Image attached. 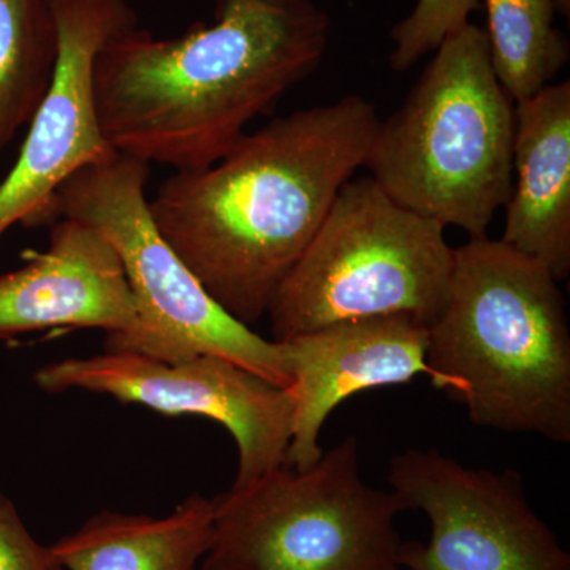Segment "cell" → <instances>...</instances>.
Segmentation results:
<instances>
[{
	"mask_svg": "<svg viewBox=\"0 0 570 570\" xmlns=\"http://www.w3.org/2000/svg\"><path fill=\"white\" fill-rule=\"evenodd\" d=\"M379 122L356 94L273 119L208 167L165 179L154 223L214 302L250 326L365 167Z\"/></svg>",
	"mask_w": 570,
	"mask_h": 570,
	"instance_id": "obj_1",
	"label": "cell"
},
{
	"mask_svg": "<svg viewBox=\"0 0 570 570\" xmlns=\"http://www.w3.org/2000/svg\"><path fill=\"white\" fill-rule=\"evenodd\" d=\"M178 37L134 28L96 56L92 88L116 153L176 171L208 167L316 71L330 20L314 0H213Z\"/></svg>",
	"mask_w": 570,
	"mask_h": 570,
	"instance_id": "obj_2",
	"label": "cell"
},
{
	"mask_svg": "<svg viewBox=\"0 0 570 570\" xmlns=\"http://www.w3.org/2000/svg\"><path fill=\"white\" fill-rule=\"evenodd\" d=\"M434 387L480 428L570 442V332L560 283L501 239L456 247L448 298L428 328Z\"/></svg>",
	"mask_w": 570,
	"mask_h": 570,
	"instance_id": "obj_3",
	"label": "cell"
},
{
	"mask_svg": "<svg viewBox=\"0 0 570 570\" xmlns=\"http://www.w3.org/2000/svg\"><path fill=\"white\" fill-rule=\"evenodd\" d=\"M515 104L468 22L439 45L406 100L379 122L365 167L390 198L482 238L513 183Z\"/></svg>",
	"mask_w": 570,
	"mask_h": 570,
	"instance_id": "obj_4",
	"label": "cell"
},
{
	"mask_svg": "<svg viewBox=\"0 0 570 570\" xmlns=\"http://www.w3.org/2000/svg\"><path fill=\"white\" fill-rule=\"evenodd\" d=\"M453 262L444 225L396 204L370 176L351 179L273 295V341L392 314L431 325Z\"/></svg>",
	"mask_w": 570,
	"mask_h": 570,
	"instance_id": "obj_5",
	"label": "cell"
},
{
	"mask_svg": "<svg viewBox=\"0 0 570 570\" xmlns=\"http://www.w3.org/2000/svg\"><path fill=\"white\" fill-rule=\"evenodd\" d=\"M149 168L116 153L67 179L48 209V223L71 217L91 225L121 261L137 307V328L111 351L170 363L220 356L288 389L291 374L281 343L257 335L217 305L165 242L146 198Z\"/></svg>",
	"mask_w": 570,
	"mask_h": 570,
	"instance_id": "obj_6",
	"label": "cell"
},
{
	"mask_svg": "<svg viewBox=\"0 0 570 570\" xmlns=\"http://www.w3.org/2000/svg\"><path fill=\"white\" fill-rule=\"evenodd\" d=\"M202 570H400L393 491L360 472L358 442L344 439L307 469H273L213 498Z\"/></svg>",
	"mask_w": 570,
	"mask_h": 570,
	"instance_id": "obj_7",
	"label": "cell"
},
{
	"mask_svg": "<svg viewBox=\"0 0 570 570\" xmlns=\"http://www.w3.org/2000/svg\"><path fill=\"white\" fill-rule=\"evenodd\" d=\"M33 384L51 395L77 390L170 417L194 415L220 423L238 448L235 489L283 466L291 445L294 400L288 390L220 356L170 363L105 351L48 363L33 373Z\"/></svg>",
	"mask_w": 570,
	"mask_h": 570,
	"instance_id": "obj_8",
	"label": "cell"
},
{
	"mask_svg": "<svg viewBox=\"0 0 570 570\" xmlns=\"http://www.w3.org/2000/svg\"><path fill=\"white\" fill-rule=\"evenodd\" d=\"M389 483L404 509L430 519L426 546L403 543L407 570H570V557L531 508L517 471L464 466L438 450L390 460Z\"/></svg>",
	"mask_w": 570,
	"mask_h": 570,
	"instance_id": "obj_9",
	"label": "cell"
},
{
	"mask_svg": "<svg viewBox=\"0 0 570 570\" xmlns=\"http://www.w3.org/2000/svg\"><path fill=\"white\" fill-rule=\"evenodd\" d=\"M50 6L58 61L20 156L0 184V238L17 224L48 223L62 184L116 154L100 126L92 67L107 41L137 28V13L127 0H50Z\"/></svg>",
	"mask_w": 570,
	"mask_h": 570,
	"instance_id": "obj_10",
	"label": "cell"
},
{
	"mask_svg": "<svg viewBox=\"0 0 570 570\" xmlns=\"http://www.w3.org/2000/svg\"><path fill=\"white\" fill-rule=\"evenodd\" d=\"M430 325L409 314L356 318L276 341L284 348L294 400L285 466H313L330 414L347 397L367 390L409 384L433 371L426 363Z\"/></svg>",
	"mask_w": 570,
	"mask_h": 570,
	"instance_id": "obj_11",
	"label": "cell"
},
{
	"mask_svg": "<svg viewBox=\"0 0 570 570\" xmlns=\"http://www.w3.org/2000/svg\"><path fill=\"white\" fill-rule=\"evenodd\" d=\"M58 326L104 330L107 351L137 328L134 295L115 247L71 217L51 224L43 253L0 275V341Z\"/></svg>",
	"mask_w": 570,
	"mask_h": 570,
	"instance_id": "obj_12",
	"label": "cell"
},
{
	"mask_svg": "<svg viewBox=\"0 0 570 570\" xmlns=\"http://www.w3.org/2000/svg\"><path fill=\"white\" fill-rule=\"evenodd\" d=\"M501 242L570 275V82L515 104L513 183Z\"/></svg>",
	"mask_w": 570,
	"mask_h": 570,
	"instance_id": "obj_13",
	"label": "cell"
},
{
	"mask_svg": "<svg viewBox=\"0 0 570 570\" xmlns=\"http://www.w3.org/2000/svg\"><path fill=\"white\" fill-rule=\"evenodd\" d=\"M213 519V499L194 493L160 519L104 510L50 549L62 570H195Z\"/></svg>",
	"mask_w": 570,
	"mask_h": 570,
	"instance_id": "obj_14",
	"label": "cell"
},
{
	"mask_svg": "<svg viewBox=\"0 0 570 570\" xmlns=\"http://www.w3.org/2000/svg\"><path fill=\"white\" fill-rule=\"evenodd\" d=\"M491 67L513 104L553 85L568 66V37L554 26L557 0H480Z\"/></svg>",
	"mask_w": 570,
	"mask_h": 570,
	"instance_id": "obj_15",
	"label": "cell"
},
{
	"mask_svg": "<svg viewBox=\"0 0 570 570\" xmlns=\"http://www.w3.org/2000/svg\"><path fill=\"white\" fill-rule=\"evenodd\" d=\"M58 61L50 0H0V153L31 121Z\"/></svg>",
	"mask_w": 570,
	"mask_h": 570,
	"instance_id": "obj_16",
	"label": "cell"
},
{
	"mask_svg": "<svg viewBox=\"0 0 570 570\" xmlns=\"http://www.w3.org/2000/svg\"><path fill=\"white\" fill-rule=\"evenodd\" d=\"M482 9L480 0H417L409 17L392 29L390 66L406 71L428 52L436 51L452 33L469 22L472 11Z\"/></svg>",
	"mask_w": 570,
	"mask_h": 570,
	"instance_id": "obj_17",
	"label": "cell"
},
{
	"mask_svg": "<svg viewBox=\"0 0 570 570\" xmlns=\"http://www.w3.org/2000/svg\"><path fill=\"white\" fill-rule=\"evenodd\" d=\"M0 570H62L50 547L32 538L20 513L0 491Z\"/></svg>",
	"mask_w": 570,
	"mask_h": 570,
	"instance_id": "obj_18",
	"label": "cell"
},
{
	"mask_svg": "<svg viewBox=\"0 0 570 570\" xmlns=\"http://www.w3.org/2000/svg\"><path fill=\"white\" fill-rule=\"evenodd\" d=\"M558 13L569 17L570 13V0H557Z\"/></svg>",
	"mask_w": 570,
	"mask_h": 570,
	"instance_id": "obj_19",
	"label": "cell"
}]
</instances>
